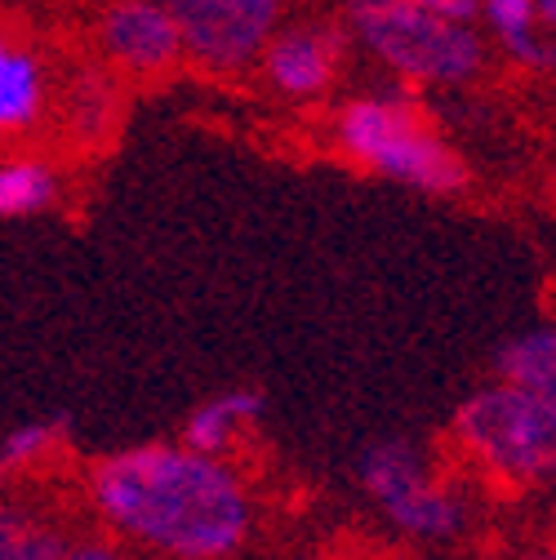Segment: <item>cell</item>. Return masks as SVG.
<instances>
[{
	"label": "cell",
	"mask_w": 556,
	"mask_h": 560,
	"mask_svg": "<svg viewBox=\"0 0 556 560\" xmlns=\"http://www.w3.org/2000/svg\"><path fill=\"white\" fill-rule=\"evenodd\" d=\"M495 370H499V383L556 400V334L547 325H534L508 338L495 357Z\"/></svg>",
	"instance_id": "cell-10"
},
{
	"label": "cell",
	"mask_w": 556,
	"mask_h": 560,
	"mask_svg": "<svg viewBox=\"0 0 556 560\" xmlns=\"http://www.w3.org/2000/svg\"><path fill=\"white\" fill-rule=\"evenodd\" d=\"M62 534H54L45 521L0 508V560H62Z\"/></svg>",
	"instance_id": "cell-13"
},
{
	"label": "cell",
	"mask_w": 556,
	"mask_h": 560,
	"mask_svg": "<svg viewBox=\"0 0 556 560\" xmlns=\"http://www.w3.org/2000/svg\"><path fill=\"white\" fill-rule=\"evenodd\" d=\"M5 49H10V45H5V40H0V54H5Z\"/></svg>",
	"instance_id": "cell-20"
},
{
	"label": "cell",
	"mask_w": 556,
	"mask_h": 560,
	"mask_svg": "<svg viewBox=\"0 0 556 560\" xmlns=\"http://www.w3.org/2000/svg\"><path fill=\"white\" fill-rule=\"evenodd\" d=\"M361 485L374 508L409 538L445 542L463 534V503L432 476L424 454L405 441H383L361 458Z\"/></svg>",
	"instance_id": "cell-5"
},
{
	"label": "cell",
	"mask_w": 556,
	"mask_h": 560,
	"mask_svg": "<svg viewBox=\"0 0 556 560\" xmlns=\"http://www.w3.org/2000/svg\"><path fill=\"white\" fill-rule=\"evenodd\" d=\"M45 85H40V62L23 49L0 54V133L27 129L40 112Z\"/></svg>",
	"instance_id": "cell-11"
},
{
	"label": "cell",
	"mask_w": 556,
	"mask_h": 560,
	"mask_svg": "<svg viewBox=\"0 0 556 560\" xmlns=\"http://www.w3.org/2000/svg\"><path fill=\"white\" fill-rule=\"evenodd\" d=\"M178 27L183 54L215 72H236L263 45L281 19V0H161Z\"/></svg>",
	"instance_id": "cell-6"
},
{
	"label": "cell",
	"mask_w": 556,
	"mask_h": 560,
	"mask_svg": "<svg viewBox=\"0 0 556 560\" xmlns=\"http://www.w3.org/2000/svg\"><path fill=\"white\" fill-rule=\"evenodd\" d=\"M454 436L485 471L517 485L547 480L556 463V400L490 383L459 405Z\"/></svg>",
	"instance_id": "cell-2"
},
{
	"label": "cell",
	"mask_w": 556,
	"mask_h": 560,
	"mask_svg": "<svg viewBox=\"0 0 556 560\" xmlns=\"http://www.w3.org/2000/svg\"><path fill=\"white\" fill-rule=\"evenodd\" d=\"M480 10L499 32V40H517L534 32V0H480Z\"/></svg>",
	"instance_id": "cell-15"
},
{
	"label": "cell",
	"mask_w": 556,
	"mask_h": 560,
	"mask_svg": "<svg viewBox=\"0 0 556 560\" xmlns=\"http://www.w3.org/2000/svg\"><path fill=\"white\" fill-rule=\"evenodd\" d=\"M103 49L129 72H165L178 62L183 40L161 0H116L103 19Z\"/></svg>",
	"instance_id": "cell-7"
},
{
	"label": "cell",
	"mask_w": 556,
	"mask_h": 560,
	"mask_svg": "<svg viewBox=\"0 0 556 560\" xmlns=\"http://www.w3.org/2000/svg\"><path fill=\"white\" fill-rule=\"evenodd\" d=\"M338 143L366 170L392 183H405L414 191L445 196V191H459L467 178L463 161L419 120V112L392 98L347 103L338 116Z\"/></svg>",
	"instance_id": "cell-3"
},
{
	"label": "cell",
	"mask_w": 556,
	"mask_h": 560,
	"mask_svg": "<svg viewBox=\"0 0 556 560\" xmlns=\"http://www.w3.org/2000/svg\"><path fill=\"white\" fill-rule=\"evenodd\" d=\"M357 36L370 54H379L392 72L428 81V85H463L480 72L485 49L472 23H445L405 0H347Z\"/></svg>",
	"instance_id": "cell-4"
},
{
	"label": "cell",
	"mask_w": 556,
	"mask_h": 560,
	"mask_svg": "<svg viewBox=\"0 0 556 560\" xmlns=\"http://www.w3.org/2000/svg\"><path fill=\"white\" fill-rule=\"evenodd\" d=\"M62 560H125L112 542H94V538H85V542H67L62 547Z\"/></svg>",
	"instance_id": "cell-17"
},
{
	"label": "cell",
	"mask_w": 556,
	"mask_h": 560,
	"mask_svg": "<svg viewBox=\"0 0 556 560\" xmlns=\"http://www.w3.org/2000/svg\"><path fill=\"white\" fill-rule=\"evenodd\" d=\"M99 516L165 560H228L250 538V494L223 458L134 445L90 471Z\"/></svg>",
	"instance_id": "cell-1"
},
{
	"label": "cell",
	"mask_w": 556,
	"mask_h": 560,
	"mask_svg": "<svg viewBox=\"0 0 556 560\" xmlns=\"http://www.w3.org/2000/svg\"><path fill=\"white\" fill-rule=\"evenodd\" d=\"M534 14H538L543 27H552L556 23V0H534Z\"/></svg>",
	"instance_id": "cell-18"
},
{
	"label": "cell",
	"mask_w": 556,
	"mask_h": 560,
	"mask_svg": "<svg viewBox=\"0 0 556 560\" xmlns=\"http://www.w3.org/2000/svg\"><path fill=\"white\" fill-rule=\"evenodd\" d=\"M67 436L62 418H32V423H19L5 441H0V476H19L27 467H36L40 458L54 454V445Z\"/></svg>",
	"instance_id": "cell-14"
},
{
	"label": "cell",
	"mask_w": 556,
	"mask_h": 560,
	"mask_svg": "<svg viewBox=\"0 0 556 560\" xmlns=\"http://www.w3.org/2000/svg\"><path fill=\"white\" fill-rule=\"evenodd\" d=\"M521 560H552L547 551H534V556H521Z\"/></svg>",
	"instance_id": "cell-19"
},
{
	"label": "cell",
	"mask_w": 556,
	"mask_h": 560,
	"mask_svg": "<svg viewBox=\"0 0 556 560\" xmlns=\"http://www.w3.org/2000/svg\"><path fill=\"white\" fill-rule=\"evenodd\" d=\"M405 5L424 10V14H437L445 23H472L480 14V0H405Z\"/></svg>",
	"instance_id": "cell-16"
},
{
	"label": "cell",
	"mask_w": 556,
	"mask_h": 560,
	"mask_svg": "<svg viewBox=\"0 0 556 560\" xmlns=\"http://www.w3.org/2000/svg\"><path fill=\"white\" fill-rule=\"evenodd\" d=\"M263 405L267 400L258 387H232V392L210 396L205 405L192 409L187 428H183V450L205 454V458H223L232 450V441L263 418Z\"/></svg>",
	"instance_id": "cell-9"
},
{
	"label": "cell",
	"mask_w": 556,
	"mask_h": 560,
	"mask_svg": "<svg viewBox=\"0 0 556 560\" xmlns=\"http://www.w3.org/2000/svg\"><path fill=\"white\" fill-rule=\"evenodd\" d=\"M334 62H338V49L321 32H281V36H271L263 45L267 81L290 98L325 94L329 81H334Z\"/></svg>",
	"instance_id": "cell-8"
},
{
	"label": "cell",
	"mask_w": 556,
	"mask_h": 560,
	"mask_svg": "<svg viewBox=\"0 0 556 560\" xmlns=\"http://www.w3.org/2000/svg\"><path fill=\"white\" fill-rule=\"evenodd\" d=\"M58 196V178L45 161H5L0 165V219H32Z\"/></svg>",
	"instance_id": "cell-12"
}]
</instances>
